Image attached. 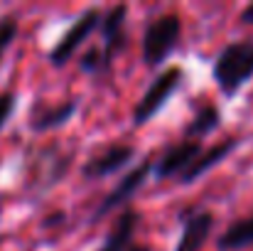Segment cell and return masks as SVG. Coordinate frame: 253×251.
Here are the masks:
<instances>
[{
    "label": "cell",
    "instance_id": "1",
    "mask_svg": "<svg viewBox=\"0 0 253 251\" xmlns=\"http://www.w3.org/2000/svg\"><path fill=\"white\" fill-rule=\"evenodd\" d=\"M211 79L226 99L236 96L253 79V40L229 42L211 64Z\"/></svg>",
    "mask_w": 253,
    "mask_h": 251
},
{
    "label": "cell",
    "instance_id": "2",
    "mask_svg": "<svg viewBox=\"0 0 253 251\" xmlns=\"http://www.w3.org/2000/svg\"><path fill=\"white\" fill-rule=\"evenodd\" d=\"M182 40V17L174 12H165L160 17H153L143 30V45L140 54L148 67H160L169 54L179 47Z\"/></svg>",
    "mask_w": 253,
    "mask_h": 251
},
{
    "label": "cell",
    "instance_id": "3",
    "mask_svg": "<svg viewBox=\"0 0 253 251\" xmlns=\"http://www.w3.org/2000/svg\"><path fill=\"white\" fill-rule=\"evenodd\" d=\"M182 77H184V72H182L179 67L163 69V72L153 79V84L145 89V94L140 96V101L135 103V108H133V123H135V126L150 123V121L160 113V108L168 106L172 94L179 89Z\"/></svg>",
    "mask_w": 253,
    "mask_h": 251
},
{
    "label": "cell",
    "instance_id": "4",
    "mask_svg": "<svg viewBox=\"0 0 253 251\" xmlns=\"http://www.w3.org/2000/svg\"><path fill=\"white\" fill-rule=\"evenodd\" d=\"M101 15H103V12H101L98 7H88V10H84V12L72 22V27L62 35V40H59V42L52 47V52H49V64H52V67H64V64L74 57V52L98 30Z\"/></svg>",
    "mask_w": 253,
    "mask_h": 251
},
{
    "label": "cell",
    "instance_id": "5",
    "mask_svg": "<svg viewBox=\"0 0 253 251\" xmlns=\"http://www.w3.org/2000/svg\"><path fill=\"white\" fill-rule=\"evenodd\" d=\"M150 172H153V160H143L140 165H135L130 172H126L116 185H113V190L98 202V207L93 209V214H91V222H98L101 217H106L108 212H113V209H123V207H128V202L135 197V192L145 185V180L150 177Z\"/></svg>",
    "mask_w": 253,
    "mask_h": 251
},
{
    "label": "cell",
    "instance_id": "6",
    "mask_svg": "<svg viewBox=\"0 0 253 251\" xmlns=\"http://www.w3.org/2000/svg\"><path fill=\"white\" fill-rule=\"evenodd\" d=\"M202 151H204L202 148V141H189V138H182V141L168 146L158 155V160L153 163L155 177L158 180H169V177H177L179 180L189 170V165L199 158Z\"/></svg>",
    "mask_w": 253,
    "mask_h": 251
},
{
    "label": "cell",
    "instance_id": "7",
    "mask_svg": "<svg viewBox=\"0 0 253 251\" xmlns=\"http://www.w3.org/2000/svg\"><path fill=\"white\" fill-rule=\"evenodd\" d=\"M135 158V146L133 143H111L101 151H96L84 165H82V175L86 180H98V177H108L121 172Z\"/></svg>",
    "mask_w": 253,
    "mask_h": 251
},
{
    "label": "cell",
    "instance_id": "8",
    "mask_svg": "<svg viewBox=\"0 0 253 251\" xmlns=\"http://www.w3.org/2000/svg\"><path fill=\"white\" fill-rule=\"evenodd\" d=\"M126 17H128V5H113L111 10H106L101 15V25H98V32H101V52L103 57L113 64V57L126 47Z\"/></svg>",
    "mask_w": 253,
    "mask_h": 251
},
{
    "label": "cell",
    "instance_id": "9",
    "mask_svg": "<svg viewBox=\"0 0 253 251\" xmlns=\"http://www.w3.org/2000/svg\"><path fill=\"white\" fill-rule=\"evenodd\" d=\"M214 229V214L209 209H189L182 214V232L174 251H199Z\"/></svg>",
    "mask_w": 253,
    "mask_h": 251
},
{
    "label": "cell",
    "instance_id": "10",
    "mask_svg": "<svg viewBox=\"0 0 253 251\" xmlns=\"http://www.w3.org/2000/svg\"><path fill=\"white\" fill-rule=\"evenodd\" d=\"M79 103L74 99H67V101H57V103H37L30 113V128L35 133H47V131H54L64 123H69L77 113Z\"/></svg>",
    "mask_w": 253,
    "mask_h": 251
},
{
    "label": "cell",
    "instance_id": "11",
    "mask_svg": "<svg viewBox=\"0 0 253 251\" xmlns=\"http://www.w3.org/2000/svg\"><path fill=\"white\" fill-rule=\"evenodd\" d=\"M140 227V212L135 207H123L118 212V217L113 219L108 234H106V242L98 247L96 251H128L135 242V229Z\"/></svg>",
    "mask_w": 253,
    "mask_h": 251
},
{
    "label": "cell",
    "instance_id": "12",
    "mask_svg": "<svg viewBox=\"0 0 253 251\" xmlns=\"http://www.w3.org/2000/svg\"><path fill=\"white\" fill-rule=\"evenodd\" d=\"M239 146V138H224V141H219V143H214L211 148H207V151H202L199 153V158L189 165V170L179 177V182L182 185H192V182H197L202 175H207L211 167H216L224 158H229V153L234 151Z\"/></svg>",
    "mask_w": 253,
    "mask_h": 251
},
{
    "label": "cell",
    "instance_id": "13",
    "mask_svg": "<svg viewBox=\"0 0 253 251\" xmlns=\"http://www.w3.org/2000/svg\"><path fill=\"white\" fill-rule=\"evenodd\" d=\"M219 123H221V111H219V106H214V103H202V106L194 111L192 121L184 126L182 138L202 141L204 136L214 133V131L219 128Z\"/></svg>",
    "mask_w": 253,
    "mask_h": 251
},
{
    "label": "cell",
    "instance_id": "14",
    "mask_svg": "<svg viewBox=\"0 0 253 251\" xmlns=\"http://www.w3.org/2000/svg\"><path fill=\"white\" fill-rule=\"evenodd\" d=\"M249 247H253V214L229 224L216 239L219 251H241Z\"/></svg>",
    "mask_w": 253,
    "mask_h": 251
},
{
    "label": "cell",
    "instance_id": "15",
    "mask_svg": "<svg viewBox=\"0 0 253 251\" xmlns=\"http://www.w3.org/2000/svg\"><path fill=\"white\" fill-rule=\"evenodd\" d=\"M111 67H113V64L103 57L101 47L86 50L84 54H82V59H79V69L86 72V74H91V77H106V74L111 72Z\"/></svg>",
    "mask_w": 253,
    "mask_h": 251
},
{
    "label": "cell",
    "instance_id": "16",
    "mask_svg": "<svg viewBox=\"0 0 253 251\" xmlns=\"http://www.w3.org/2000/svg\"><path fill=\"white\" fill-rule=\"evenodd\" d=\"M17 32H20V22H17V17H12V15L0 17V64H2L7 50L12 47Z\"/></svg>",
    "mask_w": 253,
    "mask_h": 251
},
{
    "label": "cell",
    "instance_id": "17",
    "mask_svg": "<svg viewBox=\"0 0 253 251\" xmlns=\"http://www.w3.org/2000/svg\"><path fill=\"white\" fill-rule=\"evenodd\" d=\"M15 106H17V96L12 91H0V131L7 126L10 116L15 113Z\"/></svg>",
    "mask_w": 253,
    "mask_h": 251
},
{
    "label": "cell",
    "instance_id": "18",
    "mask_svg": "<svg viewBox=\"0 0 253 251\" xmlns=\"http://www.w3.org/2000/svg\"><path fill=\"white\" fill-rule=\"evenodd\" d=\"M241 22H244V25H253V5H249V7L241 12Z\"/></svg>",
    "mask_w": 253,
    "mask_h": 251
},
{
    "label": "cell",
    "instance_id": "19",
    "mask_svg": "<svg viewBox=\"0 0 253 251\" xmlns=\"http://www.w3.org/2000/svg\"><path fill=\"white\" fill-rule=\"evenodd\" d=\"M128 251H150V247H148V244H133Z\"/></svg>",
    "mask_w": 253,
    "mask_h": 251
}]
</instances>
